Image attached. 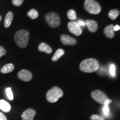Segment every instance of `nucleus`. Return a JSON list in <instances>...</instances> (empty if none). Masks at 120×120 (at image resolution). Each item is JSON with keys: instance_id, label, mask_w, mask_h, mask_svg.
Returning a JSON list of instances; mask_svg holds the SVG:
<instances>
[{"instance_id": "1", "label": "nucleus", "mask_w": 120, "mask_h": 120, "mask_svg": "<svg viewBox=\"0 0 120 120\" xmlns=\"http://www.w3.org/2000/svg\"><path fill=\"white\" fill-rule=\"evenodd\" d=\"M99 62L94 58H87L83 60L79 65V68L82 71L86 73L94 72L99 68Z\"/></svg>"}, {"instance_id": "2", "label": "nucleus", "mask_w": 120, "mask_h": 120, "mask_svg": "<svg viewBox=\"0 0 120 120\" xmlns=\"http://www.w3.org/2000/svg\"><path fill=\"white\" fill-rule=\"evenodd\" d=\"M30 38V33L26 30H21L15 34L14 39L19 47L24 49L27 46Z\"/></svg>"}, {"instance_id": "3", "label": "nucleus", "mask_w": 120, "mask_h": 120, "mask_svg": "<svg viewBox=\"0 0 120 120\" xmlns=\"http://www.w3.org/2000/svg\"><path fill=\"white\" fill-rule=\"evenodd\" d=\"M64 95L62 90L57 86H55L47 91L46 98L49 102L55 103Z\"/></svg>"}, {"instance_id": "4", "label": "nucleus", "mask_w": 120, "mask_h": 120, "mask_svg": "<svg viewBox=\"0 0 120 120\" xmlns=\"http://www.w3.org/2000/svg\"><path fill=\"white\" fill-rule=\"evenodd\" d=\"M84 8L89 13L94 15H98L101 11V6L95 0H85Z\"/></svg>"}, {"instance_id": "5", "label": "nucleus", "mask_w": 120, "mask_h": 120, "mask_svg": "<svg viewBox=\"0 0 120 120\" xmlns=\"http://www.w3.org/2000/svg\"><path fill=\"white\" fill-rule=\"evenodd\" d=\"M45 19L48 25L51 27L56 28L61 23V19L57 13L49 12L45 15Z\"/></svg>"}, {"instance_id": "6", "label": "nucleus", "mask_w": 120, "mask_h": 120, "mask_svg": "<svg viewBox=\"0 0 120 120\" xmlns=\"http://www.w3.org/2000/svg\"><path fill=\"white\" fill-rule=\"evenodd\" d=\"M91 96L94 101L102 105H104L105 103L109 100V97L105 94V93L99 90H94L92 92Z\"/></svg>"}, {"instance_id": "7", "label": "nucleus", "mask_w": 120, "mask_h": 120, "mask_svg": "<svg viewBox=\"0 0 120 120\" xmlns=\"http://www.w3.org/2000/svg\"><path fill=\"white\" fill-rule=\"evenodd\" d=\"M67 27L70 32L76 36H79L82 34L81 27L77 23V22L73 21L69 22L67 24Z\"/></svg>"}, {"instance_id": "8", "label": "nucleus", "mask_w": 120, "mask_h": 120, "mask_svg": "<svg viewBox=\"0 0 120 120\" xmlns=\"http://www.w3.org/2000/svg\"><path fill=\"white\" fill-rule=\"evenodd\" d=\"M17 76L21 80L25 82L30 81L32 79V73L27 70H21L18 73Z\"/></svg>"}, {"instance_id": "9", "label": "nucleus", "mask_w": 120, "mask_h": 120, "mask_svg": "<svg viewBox=\"0 0 120 120\" xmlns=\"http://www.w3.org/2000/svg\"><path fill=\"white\" fill-rule=\"evenodd\" d=\"M60 39H61V42L65 45L72 46L77 43V40L76 39L67 34H62L60 36Z\"/></svg>"}, {"instance_id": "10", "label": "nucleus", "mask_w": 120, "mask_h": 120, "mask_svg": "<svg viewBox=\"0 0 120 120\" xmlns=\"http://www.w3.org/2000/svg\"><path fill=\"white\" fill-rule=\"evenodd\" d=\"M36 111L32 109H28L22 113L21 117L22 120H34L36 116Z\"/></svg>"}, {"instance_id": "11", "label": "nucleus", "mask_w": 120, "mask_h": 120, "mask_svg": "<svg viewBox=\"0 0 120 120\" xmlns=\"http://www.w3.org/2000/svg\"><path fill=\"white\" fill-rule=\"evenodd\" d=\"M85 25L87 27L88 30L91 32H95L98 29V24L96 21L92 19H87L85 21Z\"/></svg>"}, {"instance_id": "12", "label": "nucleus", "mask_w": 120, "mask_h": 120, "mask_svg": "<svg viewBox=\"0 0 120 120\" xmlns=\"http://www.w3.org/2000/svg\"><path fill=\"white\" fill-rule=\"evenodd\" d=\"M114 26L113 25H109L104 28L103 32L106 36L109 38H112L115 36V31L113 30Z\"/></svg>"}, {"instance_id": "13", "label": "nucleus", "mask_w": 120, "mask_h": 120, "mask_svg": "<svg viewBox=\"0 0 120 120\" xmlns=\"http://www.w3.org/2000/svg\"><path fill=\"white\" fill-rule=\"evenodd\" d=\"M38 50L40 52H45L47 54H51L52 52V49L49 45L45 42H42L39 45L38 47Z\"/></svg>"}, {"instance_id": "14", "label": "nucleus", "mask_w": 120, "mask_h": 120, "mask_svg": "<svg viewBox=\"0 0 120 120\" xmlns=\"http://www.w3.org/2000/svg\"><path fill=\"white\" fill-rule=\"evenodd\" d=\"M0 109L4 112H8L11 109V106L8 102L4 100H0Z\"/></svg>"}, {"instance_id": "15", "label": "nucleus", "mask_w": 120, "mask_h": 120, "mask_svg": "<svg viewBox=\"0 0 120 120\" xmlns=\"http://www.w3.org/2000/svg\"><path fill=\"white\" fill-rule=\"evenodd\" d=\"M13 19V14L12 12L10 11L7 13L5 19H4V26L6 28H8L11 26L12 22Z\"/></svg>"}, {"instance_id": "16", "label": "nucleus", "mask_w": 120, "mask_h": 120, "mask_svg": "<svg viewBox=\"0 0 120 120\" xmlns=\"http://www.w3.org/2000/svg\"><path fill=\"white\" fill-rule=\"evenodd\" d=\"M15 68V66L13 64H5L4 66H3L1 69V72L4 74H6L11 72L13 71Z\"/></svg>"}, {"instance_id": "17", "label": "nucleus", "mask_w": 120, "mask_h": 120, "mask_svg": "<svg viewBox=\"0 0 120 120\" xmlns=\"http://www.w3.org/2000/svg\"><path fill=\"white\" fill-rule=\"evenodd\" d=\"M64 54V51L62 49H59L56 51L55 53L52 56V61L53 62H56V61H58L62 57L63 55Z\"/></svg>"}, {"instance_id": "18", "label": "nucleus", "mask_w": 120, "mask_h": 120, "mask_svg": "<svg viewBox=\"0 0 120 120\" xmlns=\"http://www.w3.org/2000/svg\"><path fill=\"white\" fill-rule=\"evenodd\" d=\"M120 15V11L117 9H112L109 12V17L112 20H115Z\"/></svg>"}, {"instance_id": "19", "label": "nucleus", "mask_w": 120, "mask_h": 120, "mask_svg": "<svg viewBox=\"0 0 120 120\" xmlns=\"http://www.w3.org/2000/svg\"><path fill=\"white\" fill-rule=\"evenodd\" d=\"M27 16L29 17L30 19H36L38 17V12L34 9H31V10H30L29 11L27 12Z\"/></svg>"}, {"instance_id": "20", "label": "nucleus", "mask_w": 120, "mask_h": 120, "mask_svg": "<svg viewBox=\"0 0 120 120\" xmlns=\"http://www.w3.org/2000/svg\"><path fill=\"white\" fill-rule=\"evenodd\" d=\"M111 102H112V100H110V99H109V100H108L105 103V104L103 105H104V106H103V113L105 115V116H107L109 114V105Z\"/></svg>"}, {"instance_id": "21", "label": "nucleus", "mask_w": 120, "mask_h": 120, "mask_svg": "<svg viewBox=\"0 0 120 120\" xmlns=\"http://www.w3.org/2000/svg\"><path fill=\"white\" fill-rule=\"evenodd\" d=\"M67 15L68 19L71 21H74L75 19H77V14H76V12H75L74 10H72V9L70 10L67 12Z\"/></svg>"}, {"instance_id": "22", "label": "nucleus", "mask_w": 120, "mask_h": 120, "mask_svg": "<svg viewBox=\"0 0 120 120\" xmlns=\"http://www.w3.org/2000/svg\"><path fill=\"white\" fill-rule=\"evenodd\" d=\"M6 93L7 96L9 100H11V101L13 100V94L11 87H8L6 89Z\"/></svg>"}, {"instance_id": "23", "label": "nucleus", "mask_w": 120, "mask_h": 120, "mask_svg": "<svg viewBox=\"0 0 120 120\" xmlns=\"http://www.w3.org/2000/svg\"><path fill=\"white\" fill-rule=\"evenodd\" d=\"M90 120H105V117L98 115H92L90 117Z\"/></svg>"}, {"instance_id": "24", "label": "nucleus", "mask_w": 120, "mask_h": 120, "mask_svg": "<svg viewBox=\"0 0 120 120\" xmlns=\"http://www.w3.org/2000/svg\"><path fill=\"white\" fill-rule=\"evenodd\" d=\"M115 70H116V68H115V66L113 64H111L110 66V67H109V73H110V75H111L112 76H115V75H116V72H115Z\"/></svg>"}, {"instance_id": "25", "label": "nucleus", "mask_w": 120, "mask_h": 120, "mask_svg": "<svg viewBox=\"0 0 120 120\" xmlns=\"http://www.w3.org/2000/svg\"><path fill=\"white\" fill-rule=\"evenodd\" d=\"M12 4L15 6H19L23 4V0H12Z\"/></svg>"}, {"instance_id": "26", "label": "nucleus", "mask_w": 120, "mask_h": 120, "mask_svg": "<svg viewBox=\"0 0 120 120\" xmlns=\"http://www.w3.org/2000/svg\"><path fill=\"white\" fill-rule=\"evenodd\" d=\"M6 54V50L2 46H0V58Z\"/></svg>"}, {"instance_id": "27", "label": "nucleus", "mask_w": 120, "mask_h": 120, "mask_svg": "<svg viewBox=\"0 0 120 120\" xmlns=\"http://www.w3.org/2000/svg\"><path fill=\"white\" fill-rule=\"evenodd\" d=\"M77 23L79 24V25L81 27V26L84 27V26H85V21H83V20H81V19H79V20L77 21Z\"/></svg>"}, {"instance_id": "28", "label": "nucleus", "mask_w": 120, "mask_h": 120, "mask_svg": "<svg viewBox=\"0 0 120 120\" xmlns=\"http://www.w3.org/2000/svg\"><path fill=\"white\" fill-rule=\"evenodd\" d=\"M0 120H7L5 115L1 112H0Z\"/></svg>"}, {"instance_id": "29", "label": "nucleus", "mask_w": 120, "mask_h": 120, "mask_svg": "<svg viewBox=\"0 0 120 120\" xmlns=\"http://www.w3.org/2000/svg\"><path fill=\"white\" fill-rule=\"evenodd\" d=\"M113 30H114V31H118V30H120V27L118 26V25H116V26H114Z\"/></svg>"}, {"instance_id": "30", "label": "nucleus", "mask_w": 120, "mask_h": 120, "mask_svg": "<svg viewBox=\"0 0 120 120\" xmlns=\"http://www.w3.org/2000/svg\"><path fill=\"white\" fill-rule=\"evenodd\" d=\"M1 19H2V17H1V16H0V22H1Z\"/></svg>"}]
</instances>
